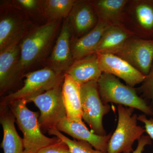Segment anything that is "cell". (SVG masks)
I'll list each match as a JSON object with an SVG mask.
<instances>
[{
  "label": "cell",
  "instance_id": "obj_15",
  "mask_svg": "<svg viewBox=\"0 0 153 153\" xmlns=\"http://www.w3.org/2000/svg\"><path fill=\"white\" fill-rule=\"evenodd\" d=\"M57 129L79 141L89 143L95 150L107 153L108 146L112 134L100 136L91 131L83 123L69 121L65 118L58 124Z\"/></svg>",
  "mask_w": 153,
  "mask_h": 153
},
{
  "label": "cell",
  "instance_id": "obj_1",
  "mask_svg": "<svg viewBox=\"0 0 153 153\" xmlns=\"http://www.w3.org/2000/svg\"><path fill=\"white\" fill-rule=\"evenodd\" d=\"M63 20L35 25L20 43V58L18 71L20 78L29 70L45 62L48 57Z\"/></svg>",
  "mask_w": 153,
  "mask_h": 153
},
{
  "label": "cell",
  "instance_id": "obj_28",
  "mask_svg": "<svg viewBox=\"0 0 153 153\" xmlns=\"http://www.w3.org/2000/svg\"><path fill=\"white\" fill-rule=\"evenodd\" d=\"M151 144L152 140L151 138L148 135H143L138 141L136 149L132 153H142L145 146Z\"/></svg>",
  "mask_w": 153,
  "mask_h": 153
},
{
  "label": "cell",
  "instance_id": "obj_6",
  "mask_svg": "<svg viewBox=\"0 0 153 153\" xmlns=\"http://www.w3.org/2000/svg\"><path fill=\"white\" fill-rule=\"evenodd\" d=\"M64 74H57L47 67L30 71L25 74V84L22 88L3 97L1 107L8 106L11 102L19 100H27L62 85Z\"/></svg>",
  "mask_w": 153,
  "mask_h": 153
},
{
  "label": "cell",
  "instance_id": "obj_12",
  "mask_svg": "<svg viewBox=\"0 0 153 153\" xmlns=\"http://www.w3.org/2000/svg\"><path fill=\"white\" fill-rule=\"evenodd\" d=\"M102 73H107L122 79L127 85L134 88L142 83L146 76L129 63L112 54H96Z\"/></svg>",
  "mask_w": 153,
  "mask_h": 153
},
{
  "label": "cell",
  "instance_id": "obj_18",
  "mask_svg": "<svg viewBox=\"0 0 153 153\" xmlns=\"http://www.w3.org/2000/svg\"><path fill=\"white\" fill-rule=\"evenodd\" d=\"M80 85L98 81L102 74L98 64L97 56L94 54L75 60L66 73Z\"/></svg>",
  "mask_w": 153,
  "mask_h": 153
},
{
  "label": "cell",
  "instance_id": "obj_8",
  "mask_svg": "<svg viewBox=\"0 0 153 153\" xmlns=\"http://www.w3.org/2000/svg\"><path fill=\"white\" fill-rule=\"evenodd\" d=\"M81 99L82 118L89 126L91 131L98 135H107L102 124V119L110 111L111 106L102 102L97 81L81 85Z\"/></svg>",
  "mask_w": 153,
  "mask_h": 153
},
{
  "label": "cell",
  "instance_id": "obj_23",
  "mask_svg": "<svg viewBox=\"0 0 153 153\" xmlns=\"http://www.w3.org/2000/svg\"><path fill=\"white\" fill-rule=\"evenodd\" d=\"M48 133L55 135L66 144L71 153H102L99 151L92 149L89 143L83 141L73 140L63 135L57 129L49 130Z\"/></svg>",
  "mask_w": 153,
  "mask_h": 153
},
{
  "label": "cell",
  "instance_id": "obj_4",
  "mask_svg": "<svg viewBox=\"0 0 153 153\" xmlns=\"http://www.w3.org/2000/svg\"><path fill=\"white\" fill-rule=\"evenodd\" d=\"M24 11L12 1L2 2L0 7V52L21 42L34 25Z\"/></svg>",
  "mask_w": 153,
  "mask_h": 153
},
{
  "label": "cell",
  "instance_id": "obj_3",
  "mask_svg": "<svg viewBox=\"0 0 153 153\" xmlns=\"http://www.w3.org/2000/svg\"><path fill=\"white\" fill-rule=\"evenodd\" d=\"M99 91L102 102H109L140 111L146 115L153 116L152 107L138 95L136 88L125 85L117 77L102 73L97 81Z\"/></svg>",
  "mask_w": 153,
  "mask_h": 153
},
{
  "label": "cell",
  "instance_id": "obj_10",
  "mask_svg": "<svg viewBox=\"0 0 153 153\" xmlns=\"http://www.w3.org/2000/svg\"><path fill=\"white\" fill-rule=\"evenodd\" d=\"M143 74L147 76L153 62V39L133 36L115 52Z\"/></svg>",
  "mask_w": 153,
  "mask_h": 153
},
{
  "label": "cell",
  "instance_id": "obj_24",
  "mask_svg": "<svg viewBox=\"0 0 153 153\" xmlns=\"http://www.w3.org/2000/svg\"><path fill=\"white\" fill-rule=\"evenodd\" d=\"M11 1L14 5L25 12L32 22H33V19L36 20L38 18L44 19L41 8V1L16 0Z\"/></svg>",
  "mask_w": 153,
  "mask_h": 153
},
{
  "label": "cell",
  "instance_id": "obj_14",
  "mask_svg": "<svg viewBox=\"0 0 153 153\" xmlns=\"http://www.w3.org/2000/svg\"><path fill=\"white\" fill-rule=\"evenodd\" d=\"M20 43L0 52V94L2 95L21 79L18 71Z\"/></svg>",
  "mask_w": 153,
  "mask_h": 153
},
{
  "label": "cell",
  "instance_id": "obj_7",
  "mask_svg": "<svg viewBox=\"0 0 153 153\" xmlns=\"http://www.w3.org/2000/svg\"><path fill=\"white\" fill-rule=\"evenodd\" d=\"M120 25L135 37L153 39V0H128Z\"/></svg>",
  "mask_w": 153,
  "mask_h": 153
},
{
  "label": "cell",
  "instance_id": "obj_21",
  "mask_svg": "<svg viewBox=\"0 0 153 153\" xmlns=\"http://www.w3.org/2000/svg\"><path fill=\"white\" fill-rule=\"evenodd\" d=\"M133 36L132 34L121 25L108 26L97 47L95 54H114Z\"/></svg>",
  "mask_w": 153,
  "mask_h": 153
},
{
  "label": "cell",
  "instance_id": "obj_5",
  "mask_svg": "<svg viewBox=\"0 0 153 153\" xmlns=\"http://www.w3.org/2000/svg\"><path fill=\"white\" fill-rule=\"evenodd\" d=\"M117 126L108 142L107 153H131L135 141H139L146 132L137 125V115L134 108L117 105Z\"/></svg>",
  "mask_w": 153,
  "mask_h": 153
},
{
  "label": "cell",
  "instance_id": "obj_25",
  "mask_svg": "<svg viewBox=\"0 0 153 153\" xmlns=\"http://www.w3.org/2000/svg\"><path fill=\"white\" fill-rule=\"evenodd\" d=\"M136 89L141 97L146 102L149 100L153 105V62L149 74L146 76L141 85Z\"/></svg>",
  "mask_w": 153,
  "mask_h": 153
},
{
  "label": "cell",
  "instance_id": "obj_13",
  "mask_svg": "<svg viewBox=\"0 0 153 153\" xmlns=\"http://www.w3.org/2000/svg\"><path fill=\"white\" fill-rule=\"evenodd\" d=\"M68 19L74 38L89 33L99 22L90 0H76Z\"/></svg>",
  "mask_w": 153,
  "mask_h": 153
},
{
  "label": "cell",
  "instance_id": "obj_11",
  "mask_svg": "<svg viewBox=\"0 0 153 153\" xmlns=\"http://www.w3.org/2000/svg\"><path fill=\"white\" fill-rule=\"evenodd\" d=\"M72 30L68 18L62 22L60 33L52 52L45 61V67L57 74H64L74 61L71 50Z\"/></svg>",
  "mask_w": 153,
  "mask_h": 153
},
{
  "label": "cell",
  "instance_id": "obj_26",
  "mask_svg": "<svg viewBox=\"0 0 153 153\" xmlns=\"http://www.w3.org/2000/svg\"><path fill=\"white\" fill-rule=\"evenodd\" d=\"M37 153H71L69 148L62 140L41 149Z\"/></svg>",
  "mask_w": 153,
  "mask_h": 153
},
{
  "label": "cell",
  "instance_id": "obj_22",
  "mask_svg": "<svg viewBox=\"0 0 153 153\" xmlns=\"http://www.w3.org/2000/svg\"><path fill=\"white\" fill-rule=\"evenodd\" d=\"M76 0L41 1L42 14L47 22L68 18Z\"/></svg>",
  "mask_w": 153,
  "mask_h": 153
},
{
  "label": "cell",
  "instance_id": "obj_9",
  "mask_svg": "<svg viewBox=\"0 0 153 153\" xmlns=\"http://www.w3.org/2000/svg\"><path fill=\"white\" fill-rule=\"evenodd\" d=\"M62 85L40 95L27 100L33 102L40 110L38 121L42 132L57 129L58 124L66 117L62 95Z\"/></svg>",
  "mask_w": 153,
  "mask_h": 153
},
{
  "label": "cell",
  "instance_id": "obj_27",
  "mask_svg": "<svg viewBox=\"0 0 153 153\" xmlns=\"http://www.w3.org/2000/svg\"><path fill=\"white\" fill-rule=\"evenodd\" d=\"M137 120L144 124L146 132L151 139L153 140V116L148 119L145 114L140 115L138 116Z\"/></svg>",
  "mask_w": 153,
  "mask_h": 153
},
{
  "label": "cell",
  "instance_id": "obj_17",
  "mask_svg": "<svg viewBox=\"0 0 153 153\" xmlns=\"http://www.w3.org/2000/svg\"><path fill=\"white\" fill-rule=\"evenodd\" d=\"M8 107H1L0 122L4 131L1 147L4 153H24L23 140L17 133L15 126L16 118Z\"/></svg>",
  "mask_w": 153,
  "mask_h": 153
},
{
  "label": "cell",
  "instance_id": "obj_2",
  "mask_svg": "<svg viewBox=\"0 0 153 153\" xmlns=\"http://www.w3.org/2000/svg\"><path fill=\"white\" fill-rule=\"evenodd\" d=\"M27 102L23 99L11 102L8 106L24 135V153H37L41 149L59 142L61 140L44 135L38 121V113L28 109Z\"/></svg>",
  "mask_w": 153,
  "mask_h": 153
},
{
  "label": "cell",
  "instance_id": "obj_16",
  "mask_svg": "<svg viewBox=\"0 0 153 153\" xmlns=\"http://www.w3.org/2000/svg\"><path fill=\"white\" fill-rule=\"evenodd\" d=\"M63 102L66 118L69 121L83 123L81 99V85L65 74L62 86Z\"/></svg>",
  "mask_w": 153,
  "mask_h": 153
},
{
  "label": "cell",
  "instance_id": "obj_20",
  "mask_svg": "<svg viewBox=\"0 0 153 153\" xmlns=\"http://www.w3.org/2000/svg\"><path fill=\"white\" fill-rule=\"evenodd\" d=\"M128 0H90L99 22L107 26L120 25L125 7Z\"/></svg>",
  "mask_w": 153,
  "mask_h": 153
},
{
  "label": "cell",
  "instance_id": "obj_19",
  "mask_svg": "<svg viewBox=\"0 0 153 153\" xmlns=\"http://www.w3.org/2000/svg\"><path fill=\"white\" fill-rule=\"evenodd\" d=\"M108 26L98 22L93 30L84 36L79 38L72 37L71 50L74 60L95 54L97 47Z\"/></svg>",
  "mask_w": 153,
  "mask_h": 153
}]
</instances>
